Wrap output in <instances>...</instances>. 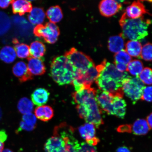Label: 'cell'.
Listing matches in <instances>:
<instances>
[{
    "instance_id": "cell-1",
    "label": "cell",
    "mask_w": 152,
    "mask_h": 152,
    "mask_svg": "<svg viewBox=\"0 0 152 152\" xmlns=\"http://www.w3.org/2000/svg\"><path fill=\"white\" fill-rule=\"evenodd\" d=\"M73 130L65 123L55 127L53 136L45 145L46 152H71L74 147Z\"/></svg>"
},
{
    "instance_id": "cell-2",
    "label": "cell",
    "mask_w": 152,
    "mask_h": 152,
    "mask_svg": "<svg viewBox=\"0 0 152 152\" xmlns=\"http://www.w3.org/2000/svg\"><path fill=\"white\" fill-rule=\"evenodd\" d=\"M151 20L142 16L137 19L129 18L125 12L119 20L122 29L121 35L124 39L137 40L144 39L148 35V26Z\"/></svg>"
},
{
    "instance_id": "cell-3",
    "label": "cell",
    "mask_w": 152,
    "mask_h": 152,
    "mask_svg": "<svg viewBox=\"0 0 152 152\" xmlns=\"http://www.w3.org/2000/svg\"><path fill=\"white\" fill-rule=\"evenodd\" d=\"M50 71L51 77L59 85L72 84L77 73V70L64 56L53 59Z\"/></svg>"
},
{
    "instance_id": "cell-4",
    "label": "cell",
    "mask_w": 152,
    "mask_h": 152,
    "mask_svg": "<svg viewBox=\"0 0 152 152\" xmlns=\"http://www.w3.org/2000/svg\"><path fill=\"white\" fill-rule=\"evenodd\" d=\"M70 64L78 72L84 73L95 65L92 58L84 53L72 48L64 54Z\"/></svg>"
},
{
    "instance_id": "cell-5",
    "label": "cell",
    "mask_w": 152,
    "mask_h": 152,
    "mask_svg": "<svg viewBox=\"0 0 152 152\" xmlns=\"http://www.w3.org/2000/svg\"><path fill=\"white\" fill-rule=\"evenodd\" d=\"M144 83L138 77H129L122 83V90L126 96L134 103L141 99Z\"/></svg>"
},
{
    "instance_id": "cell-6",
    "label": "cell",
    "mask_w": 152,
    "mask_h": 152,
    "mask_svg": "<svg viewBox=\"0 0 152 152\" xmlns=\"http://www.w3.org/2000/svg\"><path fill=\"white\" fill-rule=\"evenodd\" d=\"M34 33L37 37L43 39L46 42L54 44L58 40L60 31L56 24L50 22H47L45 25H38L34 28Z\"/></svg>"
},
{
    "instance_id": "cell-7",
    "label": "cell",
    "mask_w": 152,
    "mask_h": 152,
    "mask_svg": "<svg viewBox=\"0 0 152 152\" xmlns=\"http://www.w3.org/2000/svg\"><path fill=\"white\" fill-rule=\"evenodd\" d=\"M95 81L100 90L109 93L113 97L123 98L124 92L122 83L111 78L100 75Z\"/></svg>"
},
{
    "instance_id": "cell-8",
    "label": "cell",
    "mask_w": 152,
    "mask_h": 152,
    "mask_svg": "<svg viewBox=\"0 0 152 152\" xmlns=\"http://www.w3.org/2000/svg\"><path fill=\"white\" fill-rule=\"evenodd\" d=\"M96 96H91L87 99L83 104L86 106L88 110V115L85 121L93 124L96 128L103 124L101 117V111L96 102Z\"/></svg>"
},
{
    "instance_id": "cell-9",
    "label": "cell",
    "mask_w": 152,
    "mask_h": 152,
    "mask_svg": "<svg viewBox=\"0 0 152 152\" xmlns=\"http://www.w3.org/2000/svg\"><path fill=\"white\" fill-rule=\"evenodd\" d=\"M99 75L111 78L122 84L124 81L130 77L127 72L119 71L115 66L109 62H106Z\"/></svg>"
},
{
    "instance_id": "cell-10",
    "label": "cell",
    "mask_w": 152,
    "mask_h": 152,
    "mask_svg": "<svg viewBox=\"0 0 152 152\" xmlns=\"http://www.w3.org/2000/svg\"><path fill=\"white\" fill-rule=\"evenodd\" d=\"M113 96L109 93L97 91L96 96V100L98 105L101 109L106 112L108 115H114L113 100Z\"/></svg>"
},
{
    "instance_id": "cell-11",
    "label": "cell",
    "mask_w": 152,
    "mask_h": 152,
    "mask_svg": "<svg viewBox=\"0 0 152 152\" xmlns=\"http://www.w3.org/2000/svg\"><path fill=\"white\" fill-rule=\"evenodd\" d=\"M80 134L87 143L92 146H95L99 142V138L96 136V126L92 123H86L79 128Z\"/></svg>"
},
{
    "instance_id": "cell-12",
    "label": "cell",
    "mask_w": 152,
    "mask_h": 152,
    "mask_svg": "<svg viewBox=\"0 0 152 152\" xmlns=\"http://www.w3.org/2000/svg\"><path fill=\"white\" fill-rule=\"evenodd\" d=\"M99 7L101 14L109 18L116 14L122 7V5L116 1L104 0L100 2Z\"/></svg>"
},
{
    "instance_id": "cell-13",
    "label": "cell",
    "mask_w": 152,
    "mask_h": 152,
    "mask_svg": "<svg viewBox=\"0 0 152 152\" xmlns=\"http://www.w3.org/2000/svg\"><path fill=\"white\" fill-rule=\"evenodd\" d=\"M125 14L129 18H138L142 17L145 14H149L141 1L133 2L132 4L127 7L125 11Z\"/></svg>"
},
{
    "instance_id": "cell-14",
    "label": "cell",
    "mask_w": 152,
    "mask_h": 152,
    "mask_svg": "<svg viewBox=\"0 0 152 152\" xmlns=\"http://www.w3.org/2000/svg\"><path fill=\"white\" fill-rule=\"evenodd\" d=\"M12 72L14 75L18 78L21 83H23L33 79V75L28 71L27 65L23 61L16 63L13 66Z\"/></svg>"
},
{
    "instance_id": "cell-15",
    "label": "cell",
    "mask_w": 152,
    "mask_h": 152,
    "mask_svg": "<svg viewBox=\"0 0 152 152\" xmlns=\"http://www.w3.org/2000/svg\"><path fill=\"white\" fill-rule=\"evenodd\" d=\"M28 60V69L32 75H42L45 73L46 69L41 59L30 57Z\"/></svg>"
},
{
    "instance_id": "cell-16",
    "label": "cell",
    "mask_w": 152,
    "mask_h": 152,
    "mask_svg": "<svg viewBox=\"0 0 152 152\" xmlns=\"http://www.w3.org/2000/svg\"><path fill=\"white\" fill-rule=\"evenodd\" d=\"M49 96L50 93L46 89L42 88H37L31 95L32 102L36 105L42 106L47 103Z\"/></svg>"
},
{
    "instance_id": "cell-17",
    "label": "cell",
    "mask_w": 152,
    "mask_h": 152,
    "mask_svg": "<svg viewBox=\"0 0 152 152\" xmlns=\"http://www.w3.org/2000/svg\"><path fill=\"white\" fill-rule=\"evenodd\" d=\"M12 12L15 14H18L22 16L26 13H30L33 7L31 3L29 1L24 0L12 1Z\"/></svg>"
},
{
    "instance_id": "cell-18",
    "label": "cell",
    "mask_w": 152,
    "mask_h": 152,
    "mask_svg": "<svg viewBox=\"0 0 152 152\" xmlns=\"http://www.w3.org/2000/svg\"><path fill=\"white\" fill-rule=\"evenodd\" d=\"M96 90L94 88H90L83 89L82 90L76 91L72 95L73 100L78 104H81L85 101L90 97L96 96Z\"/></svg>"
},
{
    "instance_id": "cell-19",
    "label": "cell",
    "mask_w": 152,
    "mask_h": 152,
    "mask_svg": "<svg viewBox=\"0 0 152 152\" xmlns=\"http://www.w3.org/2000/svg\"><path fill=\"white\" fill-rule=\"evenodd\" d=\"M34 113L36 118L45 122L50 121L54 115V110L49 105L38 106L36 108Z\"/></svg>"
},
{
    "instance_id": "cell-20",
    "label": "cell",
    "mask_w": 152,
    "mask_h": 152,
    "mask_svg": "<svg viewBox=\"0 0 152 152\" xmlns=\"http://www.w3.org/2000/svg\"><path fill=\"white\" fill-rule=\"evenodd\" d=\"M125 45L124 39L121 34L110 37L108 40V48L113 53H116L123 50Z\"/></svg>"
},
{
    "instance_id": "cell-21",
    "label": "cell",
    "mask_w": 152,
    "mask_h": 152,
    "mask_svg": "<svg viewBox=\"0 0 152 152\" xmlns=\"http://www.w3.org/2000/svg\"><path fill=\"white\" fill-rule=\"evenodd\" d=\"M114 115L123 118L126 114V104L122 98L114 97L113 100Z\"/></svg>"
},
{
    "instance_id": "cell-22",
    "label": "cell",
    "mask_w": 152,
    "mask_h": 152,
    "mask_svg": "<svg viewBox=\"0 0 152 152\" xmlns=\"http://www.w3.org/2000/svg\"><path fill=\"white\" fill-rule=\"evenodd\" d=\"M45 15L43 9L41 7H35L28 15V20L34 25L41 24L44 21Z\"/></svg>"
},
{
    "instance_id": "cell-23",
    "label": "cell",
    "mask_w": 152,
    "mask_h": 152,
    "mask_svg": "<svg viewBox=\"0 0 152 152\" xmlns=\"http://www.w3.org/2000/svg\"><path fill=\"white\" fill-rule=\"evenodd\" d=\"M30 55L32 58H40L45 55L46 48L44 44L39 41H35L30 44Z\"/></svg>"
},
{
    "instance_id": "cell-24",
    "label": "cell",
    "mask_w": 152,
    "mask_h": 152,
    "mask_svg": "<svg viewBox=\"0 0 152 152\" xmlns=\"http://www.w3.org/2000/svg\"><path fill=\"white\" fill-rule=\"evenodd\" d=\"M99 74L95 65L91 66L86 72L83 73L86 86L87 88L91 87V85L97 79Z\"/></svg>"
},
{
    "instance_id": "cell-25",
    "label": "cell",
    "mask_w": 152,
    "mask_h": 152,
    "mask_svg": "<svg viewBox=\"0 0 152 152\" xmlns=\"http://www.w3.org/2000/svg\"><path fill=\"white\" fill-rule=\"evenodd\" d=\"M126 51L131 56L135 58H140L142 45L139 41L137 40H130L126 44Z\"/></svg>"
},
{
    "instance_id": "cell-26",
    "label": "cell",
    "mask_w": 152,
    "mask_h": 152,
    "mask_svg": "<svg viewBox=\"0 0 152 152\" xmlns=\"http://www.w3.org/2000/svg\"><path fill=\"white\" fill-rule=\"evenodd\" d=\"M150 129L147 121L144 119H138L132 125V132L136 135H144Z\"/></svg>"
},
{
    "instance_id": "cell-27",
    "label": "cell",
    "mask_w": 152,
    "mask_h": 152,
    "mask_svg": "<svg viewBox=\"0 0 152 152\" xmlns=\"http://www.w3.org/2000/svg\"><path fill=\"white\" fill-rule=\"evenodd\" d=\"M46 15L50 22L54 23L60 22L63 17L61 9L58 5L49 8L47 11Z\"/></svg>"
},
{
    "instance_id": "cell-28",
    "label": "cell",
    "mask_w": 152,
    "mask_h": 152,
    "mask_svg": "<svg viewBox=\"0 0 152 152\" xmlns=\"http://www.w3.org/2000/svg\"><path fill=\"white\" fill-rule=\"evenodd\" d=\"M16 58V54L14 49L10 46H5L0 51V59L6 63L14 62Z\"/></svg>"
},
{
    "instance_id": "cell-29",
    "label": "cell",
    "mask_w": 152,
    "mask_h": 152,
    "mask_svg": "<svg viewBox=\"0 0 152 152\" xmlns=\"http://www.w3.org/2000/svg\"><path fill=\"white\" fill-rule=\"evenodd\" d=\"M17 39H13L15 45L14 49L19 58H28L30 56L29 47L26 44L19 43Z\"/></svg>"
},
{
    "instance_id": "cell-30",
    "label": "cell",
    "mask_w": 152,
    "mask_h": 152,
    "mask_svg": "<svg viewBox=\"0 0 152 152\" xmlns=\"http://www.w3.org/2000/svg\"><path fill=\"white\" fill-rule=\"evenodd\" d=\"M18 109L21 113L26 115L31 113L34 109L33 102L27 98H23L19 100L18 105Z\"/></svg>"
},
{
    "instance_id": "cell-31",
    "label": "cell",
    "mask_w": 152,
    "mask_h": 152,
    "mask_svg": "<svg viewBox=\"0 0 152 152\" xmlns=\"http://www.w3.org/2000/svg\"><path fill=\"white\" fill-rule=\"evenodd\" d=\"M143 69V65L140 60H134L128 64L127 71L132 75L138 77Z\"/></svg>"
},
{
    "instance_id": "cell-32",
    "label": "cell",
    "mask_w": 152,
    "mask_h": 152,
    "mask_svg": "<svg viewBox=\"0 0 152 152\" xmlns=\"http://www.w3.org/2000/svg\"><path fill=\"white\" fill-rule=\"evenodd\" d=\"M114 62L123 64L127 65H128L132 60V57L124 49L116 53L114 56Z\"/></svg>"
},
{
    "instance_id": "cell-33",
    "label": "cell",
    "mask_w": 152,
    "mask_h": 152,
    "mask_svg": "<svg viewBox=\"0 0 152 152\" xmlns=\"http://www.w3.org/2000/svg\"><path fill=\"white\" fill-rule=\"evenodd\" d=\"M152 76V70L151 68L146 67L142 70L138 77L143 83L146 85H151Z\"/></svg>"
},
{
    "instance_id": "cell-34",
    "label": "cell",
    "mask_w": 152,
    "mask_h": 152,
    "mask_svg": "<svg viewBox=\"0 0 152 152\" xmlns=\"http://www.w3.org/2000/svg\"><path fill=\"white\" fill-rule=\"evenodd\" d=\"M10 26V22L8 17L4 13L0 12V35L5 33Z\"/></svg>"
},
{
    "instance_id": "cell-35",
    "label": "cell",
    "mask_w": 152,
    "mask_h": 152,
    "mask_svg": "<svg viewBox=\"0 0 152 152\" xmlns=\"http://www.w3.org/2000/svg\"><path fill=\"white\" fill-rule=\"evenodd\" d=\"M152 45L148 43L142 47L140 58L147 61H151L152 60Z\"/></svg>"
},
{
    "instance_id": "cell-36",
    "label": "cell",
    "mask_w": 152,
    "mask_h": 152,
    "mask_svg": "<svg viewBox=\"0 0 152 152\" xmlns=\"http://www.w3.org/2000/svg\"><path fill=\"white\" fill-rule=\"evenodd\" d=\"M77 109L80 117L81 118L84 119L85 121L88 115V108L84 104H78L77 106Z\"/></svg>"
},
{
    "instance_id": "cell-37",
    "label": "cell",
    "mask_w": 152,
    "mask_h": 152,
    "mask_svg": "<svg viewBox=\"0 0 152 152\" xmlns=\"http://www.w3.org/2000/svg\"><path fill=\"white\" fill-rule=\"evenodd\" d=\"M22 121L28 125L36 126L37 119L34 114L30 113L24 115L23 116Z\"/></svg>"
},
{
    "instance_id": "cell-38",
    "label": "cell",
    "mask_w": 152,
    "mask_h": 152,
    "mask_svg": "<svg viewBox=\"0 0 152 152\" xmlns=\"http://www.w3.org/2000/svg\"><path fill=\"white\" fill-rule=\"evenodd\" d=\"M152 87H144L140 99L149 102L152 101Z\"/></svg>"
},
{
    "instance_id": "cell-39",
    "label": "cell",
    "mask_w": 152,
    "mask_h": 152,
    "mask_svg": "<svg viewBox=\"0 0 152 152\" xmlns=\"http://www.w3.org/2000/svg\"><path fill=\"white\" fill-rule=\"evenodd\" d=\"M80 145L81 149L79 152H97L96 147L87 142H83Z\"/></svg>"
},
{
    "instance_id": "cell-40",
    "label": "cell",
    "mask_w": 152,
    "mask_h": 152,
    "mask_svg": "<svg viewBox=\"0 0 152 152\" xmlns=\"http://www.w3.org/2000/svg\"><path fill=\"white\" fill-rule=\"evenodd\" d=\"M36 126L35 125H28L27 124L22 121L20 123V127L18 130L19 132L20 130H25L28 131V132H30L33 131L36 128Z\"/></svg>"
},
{
    "instance_id": "cell-41",
    "label": "cell",
    "mask_w": 152,
    "mask_h": 152,
    "mask_svg": "<svg viewBox=\"0 0 152 152\" xmlns=\"http://www.w3.org/2000/svg\"><path fill=\"white\" fill-rule=\"evenodd\" d=\"M115 64L116 68L119 71L124 72L127 71L128 65L118 63H115Z\"/></svg>"
},
{
    "instance_id": "cell-42",
    "label": "cell",
    "mask_w": 152,
    "mask_h": 152,
    "mask_svg": "<svg viewBox=\"0 0 152 152\" xmlns=\"http://www.w3.org/2000/svg\"><path fill=\"white\" fill-rule=\"evenodd\" d=\"M119 132H131V128L130 125H123V126H121L118 129Z\"/></svg>"
},
{
    "instance_id": "cell-43",
    "label": "cell",
    "mask_w": 152,
    "mask_h": 152,
    "mask_svg": "<svg viewBox=\"0 0 152 152\" xmlns=\"http://www.w3.org/2000/svg\"><path fill=\"white\" fill-rule=\"evenodd\" d=\"M12 1H1L0 0V7L2 9L7 8L10 4Z\"/></svg>"
},
{
    "instance_id": "cell-44",
    "label": "cell",
    "mask_w": 152,
    "mask_h": 152,
    "mask_svg": "<svg viewBox=\"0 0 152 152\" xmlns=\"http://www.w3.org/2000/svg\"><path fill=\"white\" fill-rule=\"evenodd\" d=\"M7 138V135L5 131L4 130H0V141L4 142Z\"/></svg>"
},
{
    "instance_id": "cell-45",
    "label": "cell",
    "mask_w": 152,
    "mask_h": 152,
    "mask_svg": "<svg viewBox=\"0 0 152 152\" xmlns=\"http://www.w3.org/2000/svg\"><path fill=\"white\" fill-rule=\"evenodd\" d=\"M116 152H131L128 148L121 147L118 148Z\"/></svg>"
},
{
    "instance_id": "cell-46",
    "label": "cell",
    "mask_w": 152,
    "mask_h": 152,
    "mask_svg": "<svg viewBox=\"0 0 152 152\" xmlns=\"http://www.w3.org/2000/svg\"><path fill=\"white\" fill-rule=\"evenodd\" d=\"M152 113H151L150 115L148 116L147 117V121L148 124L149 125V126L150 129H151L152 128Z\"/></svg>"
},
{
    "instance_id": "cell-47",
    "label": "cell",
    "mask_w": 152,
    "mask_h": 152,
    "mask_svg": "<svg viewBox=\"0 0 152 152\" xmlns=\"http://www.w3.org/2000/svg\"><path fill=\"white\" fill-rule=\"evenodd\" d=\"M4 148V142L0 141V152L3 151Z\"/></svg>"
},
{
    "instance_id": "cell-48",
    "label": "cell",
    "mask_w": 152,
    "mask_h": 152,
    "mask_svg": "<svg viewBox=\"0 0 152 152\" xmlns=\"http://www.w3.org/2000/svg\"><path fill=\"white\" fill-rule=\"evenodd\" d=\"M1 152H13L12 151H11L9 149H5L3 150V151Z\"/></svg>"
},
{
    "instance_id": "cell-49",
    "label": "cell",
    "mask_w": 152,
    "mask_h": 152,
    "mask_svg": "<svg viewBox=\"0 0 152 152\" xmlns=\"http://www.w3.org/2000/svg\"><path fill=\"white\" fill-rule=\"evenodd\" d=\"M2 115V113L1 110V107H0V119L1 118Z\"/></svg>"
}]
</instances>
